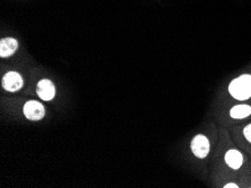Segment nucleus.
<instances>
[{
  "label": "nucleus",
  "mask_w": 251,
  "mask_h": 188,
  "mask_svg": "<svg viewBox=\"0 0 251 188\" xmlns=\"http://www.w3.org/2000/svg\"><path fill=\"white\" fill-rule=\"evenodd\" d=\"M24 114L30 121H40L45 115L44 106L36 101H29L24 105Z\"/></svg>",
  "instance_id": "f03ea898"
},
{
  "label": "nucleus",
  "mask_w": 251,
  "mask_h": 188,
  "mask_svg": "<svg viewBox=\"0 0 251 188\" xmlns=\"http://www.w3.org/2000/svg\"><path fill=\"white\" fill-rule=\"evenodd\" d=\"M251 114V107L249 105H237L231 109L230 115L233 118H245Z\"/></svg>",
  "instance_id": "6e6552de"
},
{
  "label": "nucleus",
  "mask_w": 251,
  "mask_h": 188,
  "mask_svg": "<svg viewBox=\"0 0 251 188\" xmlns=\"http://www.w3.org/2000/svg\"><path fill=\"white\" fill-rule=\"evenodd\" d=\"M192 151L197 158H205L210 151V142H208L207 137L201 135V134L194 137L192 141Z\"/></svg>",
  "instance_id": "7ed1b4c3"
},
{
  "label": "nucleus",
  "mask_w": 251,
  "mask_h": 188,
  "mask_svg": "<svg viewBox=\"0 0 251 188\" xmlns=\"http://www.w3.org/2000/svg\"><path fill=\"white\" fill-rule=\"evenodd\" d=\"M18 42L13 37L2 38L0 41V56L8 57L14 54L17 51Z\"/></svg>",
  "instance_id": "423d86ee"
},
{
  "label": "nucleus",
  "mask_w": 251,
  "mask_h": 188,
  "mask_svg": "<svg viewBox=\"0 0 251 188\" xmlns=\"http://www.w3.org/2000/svg\"><path fill=\"white\" fill-rule=\"evenodd\" d=\"M224 187H226V188H229V187H233V188H237L238 186L235 185V184H227L226 186H224Z\"/></svg>",
  "instance_id": "9d476101"
},
{
  "label": "nucleus",
  "mask_w": 251,
  "mask_h": 188,
  "mask_svg": "<svg viewBox=\"0 0 251 188\" xmlns=\"http://www.w3.org/2000/svg\"><path fill=\"white\" fill-rule=\"evenodd\" d=\"M230 94L235 99L239 101H246L251 97V76L243 75L239 78L234 79L230 83L229 87Z\"/></svg>",
  "instance_id": "f257e3e1"
},
{
  "label": "nucleus",
  "mask_w": 251,
  "mask_h": 188,
  "mask_svg": "<svg viewBox=\"0 0 251 188\" xmlns=\"http://www.w3.org/2000/svg\"><path fill=\"white\" fill-rule=\"evenodd\" d=\"M226 162L232 169H238L243 162V157L238 150H229L226 155Z\"/></svg>",
  "instance_id": "0eeeda50"
},
{
  "label": "nucleus",
  "mask_w": 251,
  "mask_h": 188,
  "mask_svg": "<svg viewBox=\"0 0 251 188\" xmlns=\"http://www.w3.org/2000/svg\"><path fill=\"white\" fill-rule=\"evenodd\" d=\"M243 133H245L246 139L251 143V124H249L248 126H246V129H245V131H243Z\"/></svg>",
  "instance_id": "1a4fd4ad"
},
{
  "label": "nucleus",
  "mask_w": 251,
  "mask_h": 188,
  "mask_svg": "<svg viewBox=\"0 0 251 188\" xmlns=\"http://www.w3.org/2000/svg\"><path fill=\"white\" fill-rule=\"evenodd\" d=\"M36 93L39 95V97L43 99V101H52L55 96V87L52 83L51 80L42 79L41 81L37 83Z\"/></svg>",
  "instance_id": "39448f33"
},
{
  "label": "nucleus",
  "mask_w": 251,
  "mask_h": 188,
  "mask_svg": "<svg viewBox=\"0 0 251 188\" xmlns=\"http://www.w3.org/2000/svg\"><path fill=\"white\" fill-rule=\"evenodd\" d=\"M2 87L3 89L10 91V93H15V91L20 90L23 87L22 76L15 71L7 72L2 78Z\"/></svg>",
  "instance_id": "20e7f679"
}]
</instances>
